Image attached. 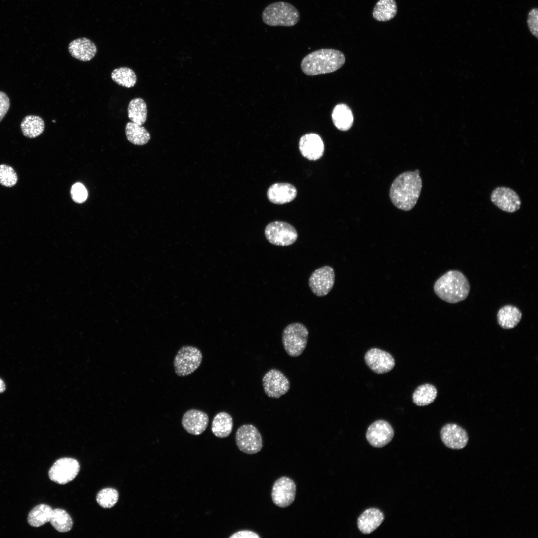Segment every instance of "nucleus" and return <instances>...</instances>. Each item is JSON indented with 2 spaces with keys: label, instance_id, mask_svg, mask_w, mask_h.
<instances>
[{
  "label": "nucleus",
  "instance_id": "f257e3e1",
  "mask_svg": "<svg viewBox=\"0 0 538 538\" xmlns=\"http://www.w3.org/2000/svg\"><path fill=\"white\" fill-rule=\"evenodd\" d=\"M420 171H406L399 175L393 181L390 189L389 196L393 205L397 208L408 211L416 205L422 186Z\"/></svg>",
  "mask_w": 538,
  "mask_h": 538
},
{
  "label": "nucleus",
  "instance_id": "f03ea898",
  "mask_svg": "<svg viewBox=\"0 0 538 538\" xmlns=\"http://www.w3.org/2000/svg\"><path fill=\"white\" fill-rule=\"evenodd\" d=\"M434 290L441 300L454 304L466 299L470 293V285L462 272L452 270L447 271L436 281Z\"/></svg>",
  "mask_w": 538,
  "mask_h": 538
},
{
  "label": "nucleus",
  "instance_id": "7ed1b4c3",
  "mask_svg": "<svg viewBox=\"0 0 538 538\" xmlns=\"http://www.w3.org/2000/svg\"><path fill=\"white\" fill-rule=\"evenodd\" d=\"M345 62V56L340 51L322 49L306 55L302 60L301 67L305 74L313 76L335 72Z\"/></svg>",
  "mask_w": 538,
  "mask_h": 538
},
{
  "label": "nucleus",
  "instance_id": "20e7f679",
  "mask_svg": "<svg viewBox=\"0 0 538 538\" xmlns=\"http://www.w3.org/2000/svg\"><path fill=\"white\" fill-rule=\"evenodd\" d=\"M298 10L292 4L277 2L269 5L262 13L263 21L271 26H293L299 21Z\"/></svg>",
  "mask_w": 538,
  "mask_h": 538
},
{
  "label": "nucleus",
  "instance_id": "39448f33",
  "mask_svg": "<svg viewBox=\"0 0 538 538\" xmlns=\"http://www.w3.org/2000/svg\"><path fill=\"white\" fill-rule=\"evenodd\" d=\"M308 335L307 327L301 323L288 325L282 334V344L287 354L293 357L300 356L306 348Z\"/></svg>",
  "mask_w": 538,
  "mask_h": 538
},
{
  "label": "nucleus",
  "instance_id": "423d86ee",
  "mask_svg": "<svg viewBox=\"0 0 538 538\" xmlns=\"http://www.w3.org/2000/svg\"><path fill=\"white\" fill-rule=\"evenodd\" d=\"M202 360V354L198 348L184 346L178 350L174 358L175 372L180 377L188 376L199 367Z\"/></svg>",
  "mask_w": 538,
  "mask_h": 538
},
{
  "label": "nucleus",
  "instance_id": "0eeeda50",
  "mask_svg": "<svg viewBox=\"0 0 538 538\" xmlns=\"http://www.w3.org/2000/svg\"><path fill=\"white\" fill-rule=\"evenodd\" d=\"M265 236L271 244L279 246H289L298 238L296 229L283 221H274L268 224L265 229Z\"/></svg>",
  "mask_w": 538,
  "mask_h": 538
},
{
  "label": "nucleus",
  "instance_id": "6e6552de",
  "mask_svg": "<svg viewBox=\"0 0 538 538\" xmlns=\"http://www.w3.org/2000/svg\"><path fill=\"white\" fill-rule=\"evenodd\" d=\"M235 441L239 449L248 454H256L263 447L261 435L257 428L251 424H244L238 428Z\"/></svg>",
  "mask_w": 538,
  "mask_h": 538
},
{
  "label": "nucleus",
  "instance_id": "1a4fd4ad",
  "mask_svg": "<svg viewBox=\"0 0 538 538\" xmlns=\"http://www.w3.org/2000/svg\"><path fill=\"white\" fill-rule=\"evenodd\" d=\"M262 385L267 396L277 399L287 393L290 389V381L279 370L271 369L262 378Z\"/></svg>",
  "mask_w": 538,
  "mask_h": 538
},
{
  "label": "nucleus",
  "instance_id": "9d476101",
  "mask_svg": "<svg viewBox=\"0 0 538 538\" xmlns=\"http://www.w3.org/2000/svg\"><path fill=\"white\" fill-rule=\"evenodd\" d=\"M80 470L77 460L71 458H62L56 460L49 469L48 476L52 481L65 484L72 481Z\"/></svg>",
  "mask_w": 538,
  "mask_h": 538
},
{
  "label": "nucleus",
  "instance_id": "9b49d317",
  "mask_svg": "<svg viewBox=\"0 0 538 538\" xmlns=\"http://www.w3.org/2000/svg\"><path fill=\"white\" fill-rule=\"evenodd\" d=\"M335 282V272L332 267L324 266L316 269L309 279V286L317 296L327 295L332 290Z\"/></svg>",
  "mask_w": 538,
  "mask_h": 538
},
{
  "label": "nucleus",
  "instance_id": "f8f14e48",
  "mask_svg": "<svg viewBox=\"0 0 538 538\" xmlns=\"http://www.w3.org/2000/svg\"><path fill=\"white\" fill-rule=\"evenodd\" d=\"M296 492L295 482L288 477L282 476L277 479L272 486V501L280 508L287 507L294 501Z\"/></svg>",
  "mask_w": 538,
  "mask_h": 538
},
{
  "label": "nucleus",
  "instance_id": "ddd939ff",
  "mask_svg": "<svg viewBox=\"0 0 538 538\" xmlns=\"http://www.w3.org/2000/svg\"><path fill=\"white\" fill-rule=\"evenodd\" d=\"M394 431L386 421L378 420L371 424L367 429L366 437L372 446L381 448L388 444L393 438Z\"/></svg>",
  "mask_w": 538,
  "mask_h": 538
},
{
  "label": "nucleus",
  "instance_id": "4468645a",
  "mask_svg": "<svg viewBox=\"0 0 538 538\" xmlns=\"http://www.w3.org/2000/svg\"><path fill=\"white\" fill-rule=\"evenodd\" d=\"M491 202L498 208L508 213H513L518 210L521 202L517 193L512 189L506 187H498L492 191Z\"/></svg>",
  "mask_w": 538,
  "mask_h": 538
},
{
  "label": "nucleus",
  "instance_id": "2eb2a0df",
  "mask_svg": "<svg viewBox=\"0 0 538 538\" xmlns=\"http://www.w3.org/2000/svg\"><path fill=\"white\" fill-rule=\"evenodd\" d=\"M365 361L369 368L377 374L390 371L395 366V360L388 352L378 348H371L365 354Z\"/></svg>",
  "mask_w": 538,
  "mask_h": 538
},
{
  "label": "nucleus",
  "instance_id": "dca6fc26",
  "mask_svg": "<svg viewBox=\"0 0 538 538\" xmlns=\"http://www.w3.org/2000/svg\"><path fill=\"white\" fill-rule=\"evenodd\" d=\"M440 436L444 444L452 449L464 448L469 439L466 430L454 423H448L443 426L440 431Z\"/></svg>",
  "mask_w": 538,
  "mask_h": 538
},
{
  "label": "nucleus",
  "instance_id": "f3484780",
  "mask_svg": "<svg viewBox=\"0 0 538 538\" xmlns=\"http://www.w3.org/2000/svg\"><path fill=\"white\" fill-rule=\"evenodd\" d=\"M299 148L302 155L309 160L315 161L321 158L324 151L323 141L315 133H309L300 139Z\"/></svg>",
  "mask_w": 538,
  "mask_h": 538
},
{
  "label": "nucleus",
  "instance_id": "a211bd4d",
  "mask_svg": "<svg viewBox=\"0 0 538 538\" xmlns=\"http://www.w3.org/2000/svg\"><path fill=\"white\" fill-rule=\"evenodd\" d=\"M208 422L209 417L206 413L194 409L187 410L182 418L184 429L194 435L201 434L207 428Z\"/></svg>",
  "mask_w": 538,
  "mask_h": 538
},
{
  "label": "nucleus",
  "instance_id": "6ab92c4d",
  "mask_svg": "<svg viewBox=\"0 0 538 538\" xmlns=\"http://www.w3.org/2000/svg\"><path fill=\"white\" fill-rule=\"evenodd\" d=\"M68 49L73 58L85 62L93 59L97 51L96 44L86 37L78 38L71 41Z\"/></svg>",
  "mask_w": 538,
  "mask_h": 538
},
{
  "label": "nucleus",
  "instance_id": "aec40b11",
  "mask_svg": "<svg viewBox=\"0 0 538 538\" xmlns=\"http://www.w3.org/2000/svg\"><path fill=\"white\" fill-rule=\"evenodd\" d=\"M296 187L288 183H276L271 185L267 190V197L269 201L275 204H284L293 201L296 197Z\"/></svg>",
  "mask_w": 538,
  "mask_h": 538
},
{
  "label": "nucleus",
  "instance_id": "412c9836",
  "mask_svg": "<svg viewBox=\"0 0 538 538\" xmlns=\"http://www.w3.org/2000/svg\"><path fill=\"white\" fill-rule=\"evenodd\" d=\"M383 512L376 508L365 510L357 519L359 530L364 534H369L375 530L383 522Z\"/></svg>",
  "mask_w": 538,
  "mask_h": 538
},
{
  "label": "nucleus",
  "instance_id": "4be33fe9",
  "mask_svg": "<svg viewBox=\"0 0 538 538\" xmlns=\"http://www.w3.org/2000/svg\"><path fill=\"white\" fill-rule=\"evenodd\" d=\"M522 316V312L516 306L506 305L499 309L497 318L499 325L502 328L509 329L518 325Z\"/></svg>",
  "mask_w": 538,
  "mask_h": 538
},
{
  "label": "nucleus",
  "instance_id": "5701e85b",
  "mask_svg": "<svg viewBox=\"0 0 538 538\" xmlns=\"http://www.w3.org/2000/svg\"><path fill=\"white\" fill-rule=\"evenodd\" d=\"M332 119L335 126L343 131L350 129L354 121L351 110L343 103L338 104L335 106L332 113Z\"/></svg>",
  "mask_w": 538,
  "mask_h": 538
},
{
  "label": "nucleus",
  "instance_id": "b1692460",
  "mask_svg": "<svg viewBox=\"0 0 538 538\" xmlns=\"http://www.w3.org/2000/svg\"><path fill=\"white\" fill-rule=\"evenodd\" d=\"M23 135L28 138H34L40 135L44 130L45 124L43 119L37 115H27L24 118L20 125Z\"/></svg>",
  "mask_w": 538,
  "mask_h": 538
},
{
  "label": "nucleus",
  "instance_id": "393cba45",
  "mask_svg": "<svg viewBox=\"0 0 538 538\" xmlns=\"http://www.w3.org/2000/svg\"><path fill=\"white\" fill-rule=\"evenodd\" d=\"M125 134L128 140L136 145H145L150 139V133L144 127L132 122L126 124Z\"/></svg>",
  "mask_w": 538,
  "mask_h": 538
},
{
  "label": "nucleus",
  "instance_id": "a878e982",
  "mask_svg": "<svg viewBox=\"0 0 538 538\" xmlns=\"http://www.w3.org/2000/svg\"><path fill=\"white\" fill-rule=\"evenodd\" d=\"M233 419L231 416L225 412L218 413L214 417L211 430L214 435L219 438L228 437L233 428Z\"/></svg>",
  "mask_w": 538,
  "mask_h": 538
},
{
  "label": "nucleus",
  "instance_id": "bb28decb",
  "mask_svg": "<svg viewBox=\"0 0 538 538\" xmlns=\"http://www.w3.org/2000/svg\"><path fill=\"white\" fill-rule=\"evenodd\" d=\"M397 12L395 0H379L374 7L372 15L378 21L386 22L394 18Z\"/></svg>",
  "mask_w": 538,
  "mask_h": 538
},
{
  "label": "nucleus",
  "instance_id": "cd10ccee",
  "mask_svg": "<svg viewBox=\"0 0 538 538\" xmlns=\"http://www.w3.org/2000/svg\"><path fill=\"white\" fill-rule=\"evenodd\" d=\"M128 117L132 122L142 125L147 119V109L145 101L141 98L131 100L128 106Z\"/></svg>",
  "mask_w": 538,
  "mask_h": 538
},
{
  "label": "nucleus",
  "instance_id": "c85d7f7f",
  "mask_svg": "<svg viewBox=\"0 0 538 538\" xmlns=\"http://www.w3.org/2000/svg\"><path fill=\"white\" fill-rule=\"evenodd\" d=\"M437 395V390L434 385L424 384L415 389L412 395V399L416 405L423 406L433 403Z\"/></svg>",
  "mask_w": 538,
  "mask_h": 538
},
{
  "label": "nucleus",
  "instance_id": "c756f323",
  "mask_svg": "<svg viewBox=\"0 0 538 538\" xmlns=\"http://www.w3.org/2000/svg\"><path fill=\"white\" fill-rule=\"evenodd\" d=\"M53 509L46 504H41L34 507L29 512L27 521L35 527L41 526L50 521Z\"/></svg>",
  "mask_w": 538,
  "mask_h": 538
},
{
  "label": "nucleus",
  "instance_id": "7c9ffc66",
  "mask_svg": "<svg viewBox=\"0 0 538 538\" xmlns=\"http://www.w3.org/2000/svg\"><path fill=\"white\" fill-rule=\"evenodd\" d=\"M111 76L115 82L126 88L134 87L137 82L135 73L132 69L127 67L114 69L111 72Z\"/></svg>",
  "mask_w": 538,
  "mask_h": 538
},
{
  "label": "nucleus",
  "instance_id": "2f4dec72",
  "mask_svg": "<svg viewBox=\"0 0 538 538\" xmlns=\"http://www.w3.org/2000/svg\"><path fill=\"white\" fill-rule=\"evenodd\" d=\"M52 526L59 532L69 531L73 526V521L69 514L64 510L55 509L52 510L49 521Z\"/></svg>",
  "mask_w": 538,
  "mask_h": 538
},
{
  "label": "nucleus",
  "instance_id": "473e14b6",
  "mask_svg": "<svg viewBox=\"0 0 538 538\" xmlns=\"http://www.w3.org/2000/svg\"><path fill=\"white\" fill-rule=\"evenodd\" d=\"M118 491L112 488H106L100 490L96 496V501L104 508H110L118 501Z\"/></svg>",
  "mask_w": 538,
  "mask_h": 538
},
{
  "label": "nucleus",
  "instance_id": "72a5a7b5",
  "mask_svg": "<svg viewBox=\"0 0 538 538\" xmlns=\"http://www.w3.org/2000/svg\"><path fill=\"white\" fill-rule=\"evenodd\" d=\"M17 175L14 169L7 165H0V184L7 187H12L17 183Z\"/></svg>",
  "mask_w": 538,
  "mask_h": 538
},
{
  "label": "nucleus",
  "instance_id": "f704fd0d",
  "mask_svg": "<svg viewBox=\"0 0 538 538\" xmlns=\"http://www.w3.org/2000/svg\"><path fill=\"white\" fill-rule=\"evenodd\" d=\"M71 195L74 201L76 203H81L86 200L88 193L87 190L83 184L80 183H76L71 187Z\"/></svg>",
  "mask_w": 538,
  "mask_h": 538
},
{
  "label": "nucleus",
  "instance_id": "c9c22d12",
  "mask_svg": "<svg viewBox=\"0 0 538 538\" xmlns=\"http://www.w3.org/2000/svg\"><path fill=\"white\" fill-rule=\"evenodd\" d=\"M527 25L529 31L533 36L538 38V10L537 8H532L529 12Z\"/></svg>",
  "mask_w": 538,
  "mask_h": 538
},
{
  "label": "nucleus",
  "instance_id": "e433bc0d",
  "mask_svg": "<svg viewBox=\"0 0 538 538\" xmlns=\"http://www.w3.org/2000/svg\"><path fill=\"white\" fill-rule=\"evenodd\" d=\"M10 107V100L7 94L0 91V122L7 113Z\"/></svg>",
  "mask_w": 538,
  "mask_h": 538
},
{
  "label": "nucleus",
  "instance_id": "4c0bfd02",
  "mask_svg": "<svg viewBox=\"0 0 538 538\" xmlns=\"http://www.w3.org/2000/svg\"><path fill=\"white\" fill-rule=\"evenodd\" d=\"M229 538H260L257 533L250 530L239 531L229 537Z\"/></svg>",
  "mask_w": 538,
  "mask_h": 538
},
{
  "label": "nucleus",
  "instance_id": "58836bf2",
  "mask_svg": "<svg viewBox=\"0 0 538 538\" xmlns=\"http://www.w3.org/2000/svg\"><path fill=\"white\" fill-rule=\"evenodd\" d=\"M6 389V386L3 381L0 378V393L3 392Z\"/></svg>",
  "mask_w": 538,
  "mask_h": 538
}]
</instances>
